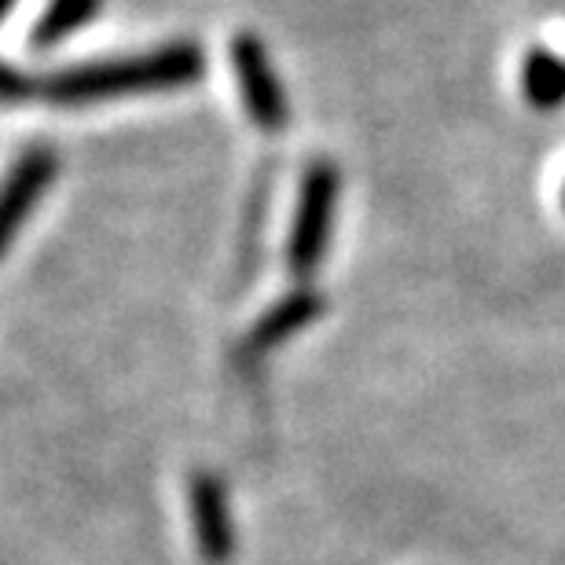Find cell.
<instances>
[{"instance_id":"obj_7","label":"cell","mask_w":565,"mask_h":565,"mask_svg":"<svg viewBox=\"0 0 565 565\" xmlns=\"http://www.w3.org/2000/svg\"><path fill=\"white\" fill-rule=\"evenodd\" d=\"M522 96L533 110H558L565 104V60L558 52L544 49V44L525 52Z\"/></svg>"},{"instance_id":"obj_1","label":"cell","mask_w":565,"mask_h":565,"mask_svg":"<svg viewBox=\"0 0 565 565\" xmlns=\"http://www.w3.org/2000/svg\"><path fill=\"white\" fill-rule=\"evenodd\" d=\"M206 74V55L195 41L158 44L151 52L118 55V60H99L66 66V71L38 77V99H49L55 107H88L110 104L126 96L169 93V88L195 85Z\"/></svg>"},{"instance_id":"obj_12","label":"cell","mask_w":565,"mask_h":565,"mask_svg":"<svg viewBox=\"0 0 565 565\" xmlns=\"http://www.w3.org/2000/svg\"><path fill=\"white\" fill-rule=\"evenodd\" d=\"M562 202H565V191H562Z\"/></svg>"},{"instance_id":"obj_2","label":"cell","mask_w":565,"mask_h":565,"mask_svg":"<svg viewBox=\"0 0 565 565\" xmlns=\"http://www.w3.org/2000/svg\"><path fill=\"white\" fill-rule=\"evenodd\" d=\"M338 188H342V177H338L334 162H327V158L305 169L298 210H294L290 239H287V273L294 279H309L327 257L334 210H338Z\"/></svg>"},{"instance_id":"obj_10","label":"cell","mask_w":565,"mask_h":565,"mask_svg":"<svg viewBox=\"0 0 565 565\" xmlns=\"http://www.w3.org/2000/svg\"><path fill=\"white\" fill-rule=\"evenodd\" d=\"M0 93H4L8 104H22V99H38V77L22 74L15 63L4 66V82H0Z\"/></svg>"},{"instance_id":"obj_4","label":"cell","mask_w":565,"mask_h":565,"mask_svg":"<svg viewBox=\"0 0 565 565\" xmlns=\"http://www.w3.org/2000/svg\"><path fill=\"white\" fill-rule=\"evenodd\" d=\"M188 511H191V533L195 547L206 565H228L235 555V529L228 511V492L217 473L199 470L188 481Z\"/></svg>"},{"instance_id":"obj_3","label":"cell","mask_w":565,"mask_h":565,"mask_svg":"<svg viewBox=\"0 0 565 565\" xmlns=\"http://www.w3.org/2000/svg\"><path fill=\"white\" fill-rule=\"evenodd\" d=\"M228 60H232V74H235V82H239L243 107H246V115H250L254 129L268 132V137L287 129L290 104L279 85L268 44L257 38V33L243 30V33H235L228 44Z\"/></svg>"},{"instance_id":"obj_5","label":"cell","mask_w":565,"mask_h":565,"mask_svg":"<svg viewBox=\"0 0 565 565\" xmlns=\"http://www.w3.org/2000/svg\"><path fill=\"white\" fill-rule=\"evenodd\" d=\"M55 169H60V158L49 147H30V151L15 158V166H11L4 180V199H0V243H4V250L15 243L22 224L33 217L44 191L52 188Z\"/></svg>"},{"instance_id":"obj_8","label":"cell","mask_w":565,"mask_h":565,"mask_svg":"<svg viewBox=\"0 0 565 565\" xmlns=\"http://www.w3.org/2000/svg\"><path fill=\"white\" fill-rule=\"evenodd\" d=\"M99 4H104V0H52V4L44 8V15L33 22L30 44L38 52L55 49V44H63L71 33L88 26V22L99 15Z\"/></svg>"},{"instance_id":"obj_11","label":"cell","mask_w":565,"mask_h":565,"mask_svg":"<svg viewBox=\"0 0 565 565\" xmlns=\"http://www.w3.org/2000/svg\"><path fill=\"white\" fill-rule=\"evenodd\" d=\"M0 4H4V11H11V4H15V0H0Z\"/></svg>"},{"instance_id":"obj_9","label":"cell","mask_w":565,"mask_h":565,"mask_svg":"<svg viewBox=\"0 0 565 565\" xmlns=\"http://www.w3.org/2000/svg\"><path fill=\"white\" fill-rule=\"evenodd\" d=\"M268 177H265V184H257L254 188V202H250V217H246V228H243V276H250V268H254V254H257V235H262V224L268 217Z\"/></svg>"},{"instance_id":"obj_6","label":"cell","mask_w":565,"mask_h":565,"mask_svg":"<svg viewBox=\"0 0 565 565\" xmlns=\"http://www.w3.org/2000/svg\"><path fill=\"white\" fill-rule=\"evenodd\" d=\"M323 309H327V298L320 290H312V287H298V290L282 294L273 309H268L262 320L246 331L243 345H239V356L257 360V356L273 353L276 345L290 342L294 334L305 331V327H309Z\"/></svg>"}]
</instances>
